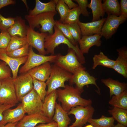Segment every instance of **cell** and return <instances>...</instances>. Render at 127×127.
I'll return each instance as SVG.
<instances>
[{
  "label": "cell",
  "mask_w": 127,
  "mask_h": 127,
  "mask_svg": "<svg viewBox=\"0 0 127 127\" xmlns=\"http://www.w3.org/2000/svg\"><path fill=\"white\" fill-rule=\"evenodd\" d=\"M57 0H51L47 3H43L39 0H35V5L29 11L28 15L34 16L47 12H56V5Z\"/></svg>",
  "instance_id": "603a6c76"
},
{
  "label": "cell",
  "mask_w": 127,
  "mask_h": 127,
  "mask_svg": "<svg viewBox=\"0 0 127 127\" xmlns=\"http://www.w3.org/2000/svg\"><path fill=\"white\" fill-rule=\"evenodd\" d=\"M11 71L8 66L4 62H0V80L11 77Z\"/></svg>",
  "instance_id": "60d3db41"
},
{
  "label": "cell",
  "mask_w": 127,
  "mask_h": 127,
  "mask_svg": "<svg viewBox=\"0 0 127 127\" xmlns=\"http://www.w3.org/2000/svg\"><path fill=\"white\" fill-rule=\"evenodd\" d=\"M27 27L25 20L20 16H17L15 17L14 24L7 31L11 37H24L26 36Z\"/></svg>",
  "instance_id": "7402d4cb"
},
{
  "label": "cell",
  "mask_w": 127,
  "mask_h": 127,
  "mask_svg": "<svg viewBox=\"0 0 127 127\" xmlns=\"http://www.w3.org/2000/svg\"><path fill=\"white\" fill-rule=\"evenodd\" d=\"M16 1L13 0H0V10L2 8L10 5L14 4Z\"/></svg>",
  "instance_id": "f6af8a7d"
},
{
  "label": "cell",
  "mask_w": 127,
  "mask_h": 127,
  "mask_svg": "<svg viewBox=\"0 0 127 127\" xmlns=\"http://www.w3.org/2000/svg\"><path fill=\"white\" fill-rule=\"evenodd\" d=\"M68 115L67 112L63 109L60 104L56 102L52 119L57 123L58 127H68L71 120Z\"/></svg>",
  "instance_id": "cb8c5ba5"
},
{
  "label": "cell",
  "mask_w": 127,
  "mask_h": 127,
  "mask_svg": "<svg viewBox=\"0 0 127 127\" xmlns=\"http://www.w3.org/2000/svg\"><path fill=\"white\" fill-rule=\"evenodd\" d=\"M57 12L43 13L34 16L27 15L25 18L28 22L29 26L33 29L39 28L41 33L52 34L53 33V28L55 25L54 17Z\"/></svg>",
  "instance_id": "3957f363"
},
{
  "label": "cell",
  "mask_w": 127,
  "mask_h": 127,
  "mask_svg": "<svg viewBox=\"0 0 127 127\" xmlns=\"http://www.w3.org/2000/svg\"><path fill=\"white\" fill-rule=\"evenodd\" d=\"M94 111L91 105L85 107L79 106L72 107L67 114L74 115L75 120L68 127H82L89 119L92 118Z\"/></svg>",
  "instance_id": "9c48e42d"
},
{
  "label": "cell",
  "mask_w": 127,
  "mask_h": 127,
  "mask_svg": "<svg viewBox=\"0 0 127 127\" xmlns=\"http://www.w3.org/2000/svg\"><path fill=\"white\" fill-rule=\"evenodd\" d=\"M11 38V36L7 31H1L0 33V49H6Z\"/></svg>",
  "instance_id": "ab89813d"
},
{
  "label": "cell",
  "mask_w": 127,
  "mask_h": 127,
  "mask_svg": "<svg viewBox=\"0 0 127 127\" xmlns=\"http://www.w3.org/2000/svg\"><path fill=\"white\" fill-rule=\"evenodd\" d=\"M45 116L42 112L25 115L23 118L17 123L16 127H35L37 125L46 123L53 121Z\"/></svg>",
  "instance_id": "9a60e30c"
},
{
  "label": "cell",
  "mask_w": 127,
  "mask_h": 127,
  "mask_svg": "<svg viewBox=\"0 0 127 127\" xmlns=\"http://www.w3.org/2000/svg\"><path fill=\"white\" fill-rule=\"evenodd\" d=\"M27 58L28 56L20 58L10 56L7 55L5 49H0V60L4 62L11 69L13 80L18 76L20 66L25 63Z\"/></svg>",
  "instance_id": "5bb4252c"
},
{
  "label": "cell",
  "mask_w": 127,
  "mask_h": 127,
  "mask_svg": "<svg viewBox=\"0 0 127 127\" xmlns=\"http://www.w3.org/2000/svg\"><path fill=\"white\" fill-rule=\"evenodd\" d=\"M87 7L91 10L92 15V21H95L103 18L105 12L102 6L101 0H91Z\"/></svg>",
  "instance_id": "484cf974"
},
{
  "label": "cell",
  "mask_w": 127,
  "mask_h": 127,
  "mask_svg": "<svg viewBox=\"0 0 127 127\" xmlns=\"http://www.w3.org/2000/svg\"><path fill=\"white\" fill-rule=\"evenodd\" d=\"M78 4L81 14L85 17L89 16L90 12L87 10V7L89 4L87 0H74Z\"/></svg>",
  "instance_id": "b9f144b4"
},
{
  "label": "cell",
  "mask_w": 127,
  "mask_h": 127,
  "mask_svg": "<svg viewBox=\"0 0 127 127\" xmlns=\"http://www.w3.org/2000/svg\"><path fill=\"white\" fill-rule=\"evenodd\" d=\"M115 120L112 117L102 116L98 119L90 118L87 122L94 127H112L114 125Z\"/></svg>",
  "instance_id": "4dcf8cb0"
},
{
  "label": "cell",
  "mask_w": 127,
  "mask_h": 127,
  "mask_svg": "<svg viewBox=\"0 0 127 127\" xmlns=\"http://www.w3.org/2000/svg\"><path fill=\"white\" fill-rule=\"evenodd\" d=\"M56 9L60 16V19L58 21L62 23L67 15L70 9L63 0H57Z\"/></svg>",
  "instance_id": "e575fe53"
},
{
  "label": "cell",
  "mask_w": 127,
  "mask_h": 127,
  "mask_svg": "<svg viewBox=\"0 0 127 127\" xmlns=\"http://www.w3.org/2000/svg\"><path fill=\"white\" fill-rule=\"evenodd\" d=\"M102 6L107 15L119 16L121 15L120 4L118 0H103Z\"/></svg>",
  "instance_id": "4316f807"
},
{
  "label": "cell",
  "mask_w": 127,
  "mask_h": 127,
  "mask_svg": "<svg viewBox=\"0 0 127 127\" xmlns=\"http://www.w3.org/2000/svg\"><path fill=\"white\" fill-rule=\"evenodd\" d=\"M112 127H126L121 124L118 123L117 125H114Z\"/></svg>",
  "instance_id": "681fc988"
},
{
  "label": "cell",
  "mask_w": 127,
  "mask_h": 127,
  "mask_svg": "<svg viewBox=\"0 0 127 127\" xmlns=\"http://www.w3.org/2000/svg\"><path fill=\"white\" fill-rule=\"evenodd\" d=\"M105 20L106 18H103L98 20L86 23L79 21L78 23L82 36L101 35V29Z\"/></svg>",
  "instance_id": "e0dca14e"
},
{
  "label": "cell",
  "mask_w": 127,
  "mask_h": 127,
  "mask_svg": "<svg viewBox=\"0 0 127 127\" xmlns=\"http://www.w3.org/2000/svg\"><path fill=\"white\" fill-rule=\"evenodd\" d=\"M47 33H39L28 26L26 35L28 44L36 49L39 54H47L44 47L45 39L48 35Z\"/></svg>",
  "instance_id": "4fadbf2b"
},
{
  "label": "cell",
  "mask_w": 127,
  "mask_h": 127,
  "mask_svg": "<svg viewBox=\"0 0 127 127\" xmlns=\"http://www.w3.org/2000/svg\"><path fill=\"white\" fill-rule=\"evenodd\" d=\"M17 123H9L5 125L0 126V127H16V126Z\"/></svg>",
  "instance_id": "c3c4849f"
},
{
  "label": "cell",
  "mask_w": 127,
  "mask_h": 127,
  "mask_svg": "<svg viewBox=\"0 0 127 127\" xmlns=\"http://www.w3.org/2000/svg\"><path fill=\"white\" fill-rule=\"evenodd\" d=\"M54 28L53 33L48 34L45 39L44 47L47 54L50 53L52 55H54L55 48L61 44H64L66 45L69 48L75 51L78 60L81 64L85 63V57L81 52L78 45L73 44L55 25Z\"/></svg>",
  "instance_id": "7a4b0ae2"
},
{
  "label": "cell",
  "mask_w": 127,
  "mask_h": 127,
  "mask_svg": "<svg viewBox=\"0 0 127 127\" xmlns=\"http://www.w3.org/2000/svg\"><path fill=\"white\" fill-rule=\"evenodd\" d=\"M93 59V64L92 68L93 69L99 65L111 68L115 63V60L109 59L102 52H100L99 54L95 55Z\"/></svg>",
  "instance_id": "83f0119b"
},
{
  "label": "cell",
  "mask_w": 127,
  "mask_h": 127,
  "mask_svg": "<svg viewBox=\"0 0 127 127\" xmlns=\"http://www.w3.org/2000/svg\"><path fill=\"white\" fill-rule=\"evenodd\" d=\"M72 75L55 64L52 65L50 76L46 82L48 87L46 96L60 87L64 88L65 82L69 80Z\"/></svg>",
  "instance_id": "277c9868"
},
{
  "label": "cell",
  "mask_w": 127,
  "mask_h": 127,
  "mask_svg": "<svg viewBox=\"0 0 127 127\" xmlns=\"http://www.w3.org/2000/svg\"><path fill=\"white\" fill-rule=\"evenodd\" d=\"M56 91L58 100L61 103L63 109L67 112L71 108L77 106L85 107L91 105L92 101L82 98V92L72 86L66 85L63 89L59 88Z\"/></svg>",
  "instance_id": "6da1fadb"
},
{
  "label": "cell",
  "mask_w": 127,
  "mask_h": 127,
  "mask_svg": "<svg viewBox=\"0 0 127 127\" xmlns=\"http://www.w3.org/2000/svg\"><path fill=\"white\" fill-rule=\"evenodd\" d=\"M15 17L6 18L0 14V29L1 31H7L14 23Z\"/></svg>",
  "instance_id": "f35d334b"
},
{
  "label": "cell",
  "mask_w": 127,
  "mask_h": 127,
  "mask_svg": "<svg viewBox=\"0 0 127 127\" xmlns=\"http://www.w3.org/2000/svg\"><path fill=\"white\" fill-rule=\"evenodd\" d=\"M21 102L24 111L28 115L42 111L43 102L33 88L23 98Z\"/></svg>",
  "instance_id": "30bf717a"
},
{
  "label": "cell",
  "mask_w": 127,
  "mask_h": 127,
  "mask_svg": "<svg viewBox=\"0 0 127 127\" xmlns=\"http://www.w3.org/2000/svg\"><path fill=\"white\" fill-rule=\"evenodd\" d=\"M118 57L112 68L125 78L127 77V50L124 47L116 50Z\"/></svg>",
  "instance_id": "ac0fdd59"
},
{
  "label": "cell",
  "mask_w": 127,
  "mask_h": 127,
  "mask_svg": "<svg viewBox=\"0 0 127 127\" xmlns=\"http://www.w3.org/2000/svg\"><path fill=\"white\" fill-rule=\"evenodd\" d=\"M25 113L21 103L15 108H9L3 113V118L0 122V126L9 123H17L23 118Z\"/></svg>",
  "instance_id": "2e32d148"
},
{
  "label": "cell",
  "mask_w": 127,
  "mask_h": 127,
  "mask_svg": "<svg viewBox=\"0 0 127 127\" xmlns=\"http://www.w3.org/2000/svg\"><path fill=\"white\" fill-rule=\"evenodd\" d=\"M97 79L91 75L85 69H81L73 74L72 78L69 81L71 84H75V87L82 93L83 91V87L84 86L93 84L97 87L98 93H99L100 90L96 83Z\"/></svg>",
  "instance_id": "7c38bea8"
},
{
  "label": "cell",
  "mask_w": 127,
  "mask_h": 127,
  "mask_svg": "<svg viewBox=\"0 0 127 127\" xmlns=\"http://www.w3.org/2000/svg\"><path fill=\"white\" fill-rule=\"evenodd\" d=\"M70 10L78 6V4L74 2L71 0H63Z\"/></svg>",
  "instance_id": "7dc6e473"
},
{
  "label": "cell",
  "mask_w": 127,
  "mask_h": 127,
  "mask_svg": "<svg viewBox=\"0 0 127 127\" xmlns=\"http://www.w3.org/2000/svg\"><path fill=\"white\" fill-rule=\"evenodd\" d=\"M56 56L52 62L72 74L79 70H85V67L78 60L75 52L71 49H68L66 55L59 53Z\"/></svg>",
  "instance_id": "5b68a950"
},
{
  "label": "cell",
  "mask_w": 127,
  "mask_h": 127,
  "mask_svg": "<svg viewBox=\"0 0 127 127\" xmlns=\"http://www.w3.org/2000/svg\"><path fill=\"white\" fill-rule=\"evenodd\" d=\"M0 87V103L15 105L18 103L12 77L3 79Z\"/></svg>",
  "instance_id": "52a82bcc"
},
{
  "label": "cell",
  "mask_w": 127,
  "mask_h": 127,
  "mask_svg": "<svg viewBox=\"0 0 127 127\" xmlns=\"http://www.w3.org/2000/svg\"><path fill=\"white\" fill-rule=\"evenodd\" d=\"M21 74L13 79L17 98L20 102L33 88V79L29 73L27 72Z\"/></svg>",
  "instance_id": "ba28073f"
},
{
  "label": "cell",
  "mask_w": 127,
  "mask_h": 127,
  "mask_svg": "<svg viewBox=\"0 0 127 127\" xmlns=\"http://www.w3.org/2000/svg\"><path fill=\"white\" fill-rule=\"evenodd\" d=\"M101 81L109 88L110 97L113 95H119L127 90V84L125 83H121L110 78L102 79Z\"/></svg>",
  "instance_id": "d4e9b609"
},
{
  "label": "cell",
  "mask_w": 127,
  "mask_h": 127,
  "mask_svg": "<svg viewBox=\"0 0 127 127\" xmlns=\"http://www.w3.org/2000/svg\"><path fill=\"white\" fill-rule=\"evenodd\" d=\"M16 105L0 103V122L3 119V113L6 110L15 106Z\"/></svg>",
  "instance_id": "ee69618b"
},
{
  "label": "cell",
  "mask_w": 127,
  "mask_h": 127,
  "mask_svg": "<svg viewBox=\"0 0 127 127\" xmlns=\"http://www.w3.org/2000/svg\"><path fill=\"white\" fill-rule=\"evenodd\" d=\"M51 67L50 62H47L32 69L28 72L33 78L45 82L50 76Z\"/></svg>",
  "instance_id": "ffe728a7"
},
{
  "label": "cell",
  "mask_w": 127,
  "mask_h": 127,
  "mask_svg": "<svg viewBox=\"0 0 127 127\" xmlns=\"http://www.w3.org/2000/svg\"><path fill=\"white\" fill-rule=\"evenodd\" d=\"M94 127L92 125L89 124L86 125L84 127Z\"/></svg>",
  "instance_id": "816d5d0a"
},
{
  "label": "cell",
  "mask_w": 127,
  "mask_h": 127,
  "mask_svg": "<svg viewBox=\"0 0 127 127\" xmlns=\"http://www.w3.org/2000/svg\"><path fill=\"white\" fill-rule=\"evenodd\" d=\"M121 15L127 18V0H121L119 3Z\"/></svg>",
  "instance_id": "7bdbcfd3"
},
{
  "label": "cell",
  "mask_w": 127,
  "mask_h": 127,
  "mask_svg": "<svg viewBox=\"0 0 127 127\" xmlns=\"http://www.w3.org/2000/svg\"><path fill=\"white\" fill-rule=\"evenodd\" d=\"M81 14L78 6L70 10L62 23L64 24H71L78 23L79 21V17Z\"/></svg>",
  "instance_id": "d6a6232c"
},
{
  "label": "cell",
  "mask_w": 127,
  "mask_h": 127,
  "mask_svg": "<svg viewBox=\"0 0 127 127\" xmlns=\"http://www.w3.org/2000/svg\"><path fill=\"white\" fill-rule=\"evenodd\" d=\"M35 127H58V126L57 123L53 120L47 123L39 124Z\"/></svg>",
  "instance_id": "bcb514c9"
},
{
  "label": "cell",
  "mask_w": 127,
  "mask_h": 127,
  "mask_svg": "<svg viewBox=\"0 0 127 127\" xmlns=\"http://www.w3.org/2000/svg\"><path fill=\"white\" fill-rule=\"evenodd\" d=\"M101 35L95 34L89 36H82L78 42L79 48L83 54L87 53L90 48L94 46L100 47L102 42Z\"/></svg>",
  "instance_id": "d6986e66"
},
{
  "label": "cell",
  "mask_w": 127,
  "mask_h": 127,
  "mask_svg": "<svg viewBox=\"0 0 127 127\" xmlns=\"http://www.w3.org/2000/svg\"><path fill=\"white\" fill-rule=\"evenodd\" d=\"M65 24L68 29L75 42L78 44L82 36L81 30L78 23Z\"/></svg>",
  "instance_id": "d590c367"
},
{
  "label": "cell",
  "mask_w": 127,
  "mask_h": 127,
  "mask_svg": "<svg viewBox=\"0 0 127 127\" xmlns=\"http://www.w3.org/2000/svg\"><path fill=\"white\" fill-rule=\"evenodd\" d=\"M109 113L112 116L114 120L118 123L127 126V110L114 107L112 109L109 110Z\"/></svg>",
  "instance_id": "f546056e"
},
{
  "label": "cell",
  "mask_w": 127,
  "mask_h": 127,
  "mask_svg": "<svg viewBox=\"0 0 127 127\" xmlns=\"http://www.w3.org/2000/svg\"><path fill=\"white\" fill-rule=\"evenodd\" d=\"M109 103L114 107L127 110V90L119 95H113L109 101Z\"/></svg>",
  "instance_id": "f1b7e54d"
},
{
  "label": "cell",
  "mask_w": 127,
  "mask_h": 127,
  "mask_svg": "<svg viewBox=\"0 0 127 127\" xmlns=\"http://www.w3.org/2000/svg\"><path fill=\"white\" fill-rule=\"evenodd\" d=\"M22 1L24 4H25V6H26V8H27V9H28V5H27V2L26 1V0H22Z\"/></svg>",
  "instance_id": "f907efd6"
},
{
  "label": "cell",
  "mask_w": 127,
  "mask_h": 127,
  "mask_svg": "<svg viewBox=\"0 0 127 127\" xmlns=\"http://www.w3.org/2000/svg\"><path fill=\"white\" fill-rule=\"evenodd\" d=\"M29 48V46L27 44L21 48L7 53L8 56L12 57L21 58L28 56Z\"/></svg>",
  "instance_id": "8d00e7d4"
},
{
  "label": "cell",
  "mask_w": 127,
  "mask_h": 127,
  "mask_svg": "<svg viewBox=\"0 0 127 127\" xmlns=\"http://www.w3.org/2000/svg\"><path fill=\"white\" fill-rule=\"evenodd\" d=\"M33 79V89L43 102L47 93L46 84L45 82Z\"/></svg>",
  "instance_id": "836d02e7"
},
{
  "label": "cell",
  "mask_w": 127,
  "mask_h": 127,
  "mask_svg": "<svg viewBox=\"0 0 127 127\" xmlns=\"http://www.w3.org/2000/svg\"><path fill=\"white\" fill-rule=\"evenodd\" d=\"M57 97L56 90L46 96L43 102L42 112L45 116L52 119L54 114Z\"/></svg>",
  "instance_id": "44dd1931"
},
{
  "label": "cell",
  "mask_w": 127,
  "mask_h": 127,
  "mask_svg": "<svg viewBox=\"0 0 127 127\" xmlns=\"http://www.w3.org/2000/svg\"><path fill=\"white\" fill-rule=\"evenodd\" d=\"M127 19L122 15H107L102 27L101 35L106 40L109 39L116 32L120 25L124 23Z\"/></svg>",
  "instance_id": "8fae6325"
},
{
  "label": "cell",
  "mask_w": 127,
  "mask_h": 127,
  "mask_svg": "<svg viewBox=\"0 0 127 127\" xmlns=\"http://www.w3.org/2000/svg\"><path fill=\"white\" fill-rule=\"evenodd\" d=\"M1 80H0V87L1 84Z\"/></svg>",
  "instance_id": "f5cc1de1"
},
{
  "label": "cell",
  "mask_w": 127,
  "mask_h": 127,
  "mask_svg": "<svg viewBox=\"0 0 127 127\" xmlns=\"http://www.w3.org/2000/svg\"><path fill=\"white\" fill-rule=\"evenodd\" d=\"M56 57V55L46 56L37 54L34 51L32 47L30 46L27 60L20 68L19 73L20 74L26 73L32 69L45 62H52Z\"/></svg>",
  "instance_id": "8992f818"
},
{
  "label": "cell",
  "mask_w": 127,
  "mask_h": 127,
  "mask_svg": "<svg viewBox=\"0 0 127 127\" xmlns=\"http://www.w3.org/2000/svg\"><path fill=\"white\" fill-rule=\"evenodd\" d=\"M28 44L26 36L22 37L15 36L11 37L10 41L5 49L9 52L21 48Z\"/></svg>",
  "instance_id": "1f68e13d"
},
{
  "label": "cell",
  "mask_w": 127,
  "mask_h": 127,
  "mask_svg": "<svg viewBox=\"0 0 127 127\" xmlns=\"http://www.w3.org/2000/svg\"><path fill=\"white\" fill-rule=\"evenodd\" d=\"M55 26L61 31L64 36L73 44L75 45H78L72 36L69 30L65 24L60 22L58 20H55Z\"/></svg>",
  "instance_id": "74e56055"
}]
</instances>
